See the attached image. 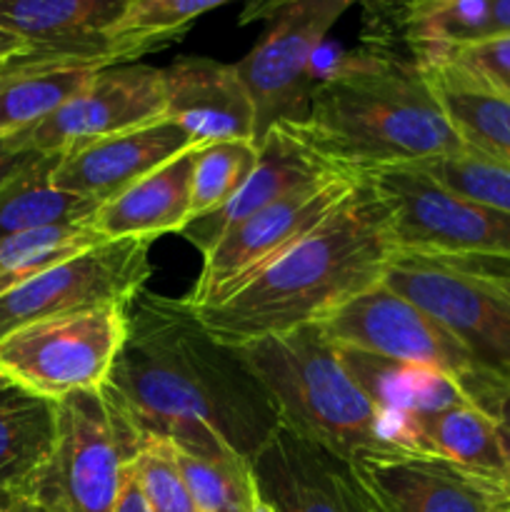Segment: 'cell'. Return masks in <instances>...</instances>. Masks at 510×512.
<instances>
[{
    "label": "cell",
    "instance_id": "obj_1",
    "mask_svg": "<svg viewBox=\"0 0 510 512\" xmlns=\"http://www.w3.org/2000/svg\"><path fill=\"white\" fill-rule=\"evenodd\" d=\"M125 315L103 390L140 438L200 458H253L280 420L238 350L218 343L183 298L143 290Z\"/></svg>",
    "mask_w": 510,
    "mask_h": 512
},
{
    "label": "cell",
    "instance_id": "obj_2",
    "mask_svg": "<svg viewBox=\"0 0 510 512\" xmlns=\"http://www.w3.org/2000/svg\"><path fill=\"white\" fill-rule=\"evenodd\" d=\"M395 253L388 203L363 175L353 195L323 223L193 313L218 343L238 348L323 320L383 283Z\"/></svg>",
    "mask_w": 510,
    "mask_h": 512
},
{
    "label": "cell",
    "instance_id": "obj_3",
    "mask_svg": "<svg viewBox=\"0 0 510 512\" xmlns=\"http://www.w3.org/2000/svg\"><path fill=\"white\" fill-rule=\"evenodd\" d=\"M285 128L315 155L355 175L468 150L425 70L383 48L340 55L315 75L308 115Z\"/></svg>",
    "mask_w": 510,
    "mask_h": 512
},
{
    "label": "cell",
    "instance_id": "obj_4",
    "mask_svg": "<svg viewBox=\"0 0 510 512\" xmlns=\"http://www.w3.org/2000/svg\"><path fill=\"white\" fill-rule=\"evenodd\" d=\"M235 350L268 393L283 428L348 460L395 448L383 415L350 378L338 345L318 323Z\"/></svg>",
    "mask_w": 510,
    "mask_h": 512
},
{
    "label": "cell",
    "instance_id": "obj_5",
    "mask_svg": "<svg viewBox=\"0 0 510 512\" xmlns=\"http://www.w3.org/2000/svg\"><path fill=\"white\" fill-rule=\"evenodd\" d=\"M138 430L103 388L58 400V433L38 490L40 512H113Z\"/></svg>",
    "mask_w": 510,
    "mask_h": 512
},
{
    "label": "cell",
    "instance_id": "obj_6",
    "mask_svg": "<svg viewBox=\"0 0 510 512\" xmlns=\"http://www.w3.org/2000/svg\"><path fill=\"white\" fill-rule=\"evenodd\" d=\"M390 208L398 253L510 263V213L443 188L413 165L368 173Z\"/></svg>",
    "mask_w": 510,
    "mask_h": 512
},
{
    "label": "cell",
    "instance_id": "obj_7",
    "mask_svg": "<svg viewBox=\"0 0 510 512\" xmlns=\"http://www.w3.org/2000/svg\"><path fill=\"white\" fill-rule=\"evenodd\" d=\"M125 333V308L40 320L0 340V370L13 385L58 403L108 383Z\"/></svg>",
    "mask_w": 510,
    "mask_h": 512
},
{
    "label": "cell",
    "instance_id": "obj_8",
    "mask_svg": "<svg viewBox=\"0 0 510 512\" xmlns=\"http://www.w3.org/2000/svg\"><path fill=\"white\" fill-rule=\"evenodd\" d=\"M360 0H293L268 18V28L238 68L255 108V145L275 125L300 123L315 88V58L333 25Z\"/></svg>",
    "mask_w": 510,
    "mask_h": 512
},
{
    "label": "cell",
    "instance_id": "obj_9",
    "mask_svg": "<svg viewBox=\"0 0 510 512\" xmlns=\"http://www.w3.org/2000/svg\"><path fill=\"white\" fill-rule=\"evenodd\" d=\"M148 248L143 240H103L0 295V340L40 320L128 308L153 273Z\"/></svg>",
    "mask_w": 510,
    "mask_h": 512
},
{
    "label": "cell",
    "instance_id": "obj_10",
    "mask_svg": "<svg viewBox=\"0 0 510 512\" xmlns=\"http://www.w3.org/2000/svg\"><path fill=\"white\" fill-rule=\"evenodd\" d=\"M360 178L363 175L338 173L240 220L205 250L203 268L183 303L205 308L223 298L335 213L353 195Z\"/></svg>",
    "mask_w": 510,
    "mask_h": 512
},
{
    "label": "cell",
    "instance_id": "obj_11",
    "mask_svg": "<svg viewBox=\"0 0 510 512\" xmlns=\"http://www.w3.org/2000/svg\"><path fill=\"white\" fill-rule=\"evenodd\" d=\"M383 283L443 323L475 365L510 373V300L488 280L428 255L395 253Z\"/></svg>",
    "mask_w": 510,
    "mask_h": 512
},
{
    "label": "cell",
    "instance_id": "obj_12",
    "mask_svg": "<svg viewBox=\"0 0 510 512\" xmlns=\"http://www.w3.org/2000/svg\"><path fill=\"white\" fill-rule=\"evenodd\" d=\"M318 325L340 348L423 365L453 380L475 365L465 345L443 323L385 283L350 298Z\"/></svg>",
    "mask_w": 510,
    "mask_h": 512
},
{
    "label": "cell",
    "instance_id": "obj_13",
    "mask_svg": "<svg viewBox=\"0 0 510 512\" xmlns=\"http://www.w3.org/2000/svg\"><path fill=\"white\" fill-rule=\"evenodd\" d=\"M165 118L163 68L143 63L103 65L53 115L10 138L18 148L60 155L100 138Z\"/></svg>",
    "mask_w": 510,
    "mask_h": 512
},
{
    "label": "cell",
    "instance_id": "obj_14",
    "mask_svg": "<svg viewBox=\"0 0 510 512\" xmlns=\"http://www.w3.org/2000/svg\"><path fill=\"white\" fill-rule=\"evenodd\" d=\"M350 463L378 512L510 510V480L475 473L438 455L390 448Z\"/></svg>",
    "mask_w": 510,
    "mask_h": 512
},
{
    "label": "cell",
    "instance_id": "obj_15",
    "mask_svg": "<svg viewBox=\"0 0 510 512\" xmlns=\"http://www.w3.org/2000/svg\"><path fill=\"white\" fill-rule=\"evenodd\" d=\"M250 473L268 512H378L348 458L283 425L250 458Z\"/></svg>",
    "mask_w": 510,
    "mask_h": 512
},
{
    "label": "cell",
    "instance_id": "obj_16",
    "mask_svg": "<svg viewBox=\"0 0 510 512\" xmlns=\"http://www.w3.org/2000/svg\"><path fill=\"white\" fill-rule=\"evenodd\" d=\"M190 148V135L163 118L55 155L50 180L58 190L103 205Z\"/></svg>",
    "mask_w": 510,
    "mask_h": 512
},
{
    "label": "cell",
    "instance_id": "obj_17",
    "mask_svg": "<svg viewBox=\"0 0 510 512\" xmlns=\"http://www.w3.org/2000/svg\"><path fill=\"white\" fill-rule=\"evenodd\" d=\"M165 118L195 145L253 140L255 108L235 63L185 55L163 68Z\"/></svg>",
    "mask_w": 510,
    "mask_h": 512
},
{
    "label": "cell",
    "instance_id": "obj_18",
    "mask_svg": "<svg viewBox=\"0 0 510 512\" xmlns=\"http://www.w3.org/2000/svg\"><path fill=\"white\" fill-rule=\"evenodd\" d=\"M338 173H345V170L335 168L328 160L305 148L285 125H275L258 143L255 168L250 170L248 180L240 185L238 193L223 208L190 220L183 230L185 240L205 253L220 235L228 233L240 220Z\"/></svg>",
    "mask_w": 510,
    "mask_h": 512
},
{
    "label": "cell",
    "instance_id": "obj_19",
    "mask_svg": "<svg viewBox=\"0 0 510 512\" xmlns=\"http://www.w3.org/2000/svg\"><path fill=\"white\" fill-rule=\"evenodd\" d=\"M195 148L175 155L120 195L98 205L90 223L100 238L153 243L165 233H183L193 220Z\"/></svg>",
    "mask_w": 510,
    "mask_h": 512
},
{
    "label": "cell",
    "instance_id": "obj_20",
    "mask_svg": "<svg viewBox=\"0 0 510 512\" xmlns=\"http://www.w3.org/2000/svg\"><path fill=\"white\" fill-rule=\"evenodd\" d=\"M130 0H0V30L35 53L108 63L105 33Z\"/></svg>",
    "mask_w": 510,
    "mask_h": 512
},
{
    "label": "cell",
    "instance_id": "obj_21",
    "mask_svg": "<svg viewBox=\"0 0 510 512\" xmlns=\"http://www.w3.org/2000/svg\"><path fill=\"white\" fill-rule=\"evenodd\" d=\"M58 433V403L20 385L0 390V508H38Z\"/></svg>",
    "mask_w": 510,
    "mask_h": 512
},
{
    "label": "cell",
    "instance_id": "obj_22",
    "mask_svg": "<svg viewBox=\"0 0 510 512\" xmlns=\"http://www.w3.org/2000/svg\"><path fill=\"white\" fill-rule=\"evenodd\" d=\"M103 63L23 50L0 63V140L18 138L68 103Z\"/></svg>",
    "mask_w": 510,
    "mask_h": 512
},
{
    "label": "cell",
    "instance_id": "obj_23",
    "mask_svg": "<svg viewBox=\"0 0 510 512\" xmlns=\"http://www.w3.org/2000/svg\"><path fill=\"white\" fill-rule=\"evenodd\" d=\"M385 428L395 448L438 455L475 473L510 480L500 428L475 405L460 403L433 413L385 420Z\"/></svg>",
    "mask_w": 510,
    "mask_h": 512
},
{
    "label": "cell",
    "instance_id": "obj_24",
    "mask_svg": "<svg viewBox=\"0 0 510 512\" xmlns=\"http://www.w3.org/2000/svg\"><path fill=\"white\" fill-rule=\"evenodd\" d=\"M338 353L350 378L378 408L383 420H400L468 403L458 383L440 370L398 363L340 345Z\"/></svg>",
    "mask_w": 510,
    "mask_h": 512
},
{
    "label": "cell",
    "instance_id": "obj_25",
    "mask_svg": "<svg viewBox=\"0 0 510 512\" xmlns=\"http://www.w3.org/2000/svg\"><path fill=\"white\" fill-rule=\"evenodd\" d=\"M420 68L428 75L465 148L510 168V95L478 83L448 63Z\"/></svg>",
    "mask_w": 510,
    "mask_h": 512
},
{
    "label": "cell",
    "instance_id": "obj_26",
    "mask_svg": "<svg viewBox=\"0 0 510 512\" xmlns=\"http://www.w3.org/2000/svg\"><path fill=\"white\" fill-rule=\"evenodd\" d=\"M230 0H130L105 33L108 63H135L153 50L178 43L190 25Z\"/></svg>",
    "mask_w": 510,
    "mask_h": 512
},
{
    "label": "cell",
    "instance_id": "obj_27",
    "mask_svg": "<svg viewBox=\"0 0 510 512\" xmlns=\"http://www.w3.org/2000/svg\"><path fill=\"white\" fill-rule=\"evenodd\" d=\"M55 155H43L38 163L0 188V240L28 233L45 225L85 220L98 210V203L58 190L50 180Z\"/></svg>",
    "mask_w": 510,
    "mask_h": 512
},
{
    "label": "cell",
    "instance_id": "obj_28",
    "mask_svg": "<svg viewBox=\"0 0 510 512\" xmlns=\"http://www.w3.org/2000/svg\"><path fill=\"white\" fill-rule=\"evenodd\" d=\"M98 243H103V238L93 228L90 218L45 225L0 240V295L10 293L35 275L85 253Z\"/></svg>",
    "mask_w": 510,
    "mask_h": 512
},
{
    "label": "cell",
    "instance_id": "obj_29",
    "mask_svg": "<svg viewBox=\"0 0 510 512\" xmlns=\"http://www.w3.org/2000/svg\"><path fill=\"white\" fill-rule=\"evenodd\" d=\"M178 468L198 512H255L258 493L245 458H200L175 448Z\"/></svg>",
    "mask_w": 510,
    "mask_h": 512
},
{
    "label": "cell",
    "instance_id": "obj_30",
    "mask_svg": "<svg viewBox=\"0 0 510 512\" xmlns=\"http://www.w3.org/2000/svg\"><path fill=\"white\" fill-rule=\"evenodd\" d=\"M258 160L253 140L198 145L193 165V220L223 208L248 180Z\"/></svg>",
    "mask_w": 510,
    "mask_h": 512
},
{
    "label": "cell",
    "instance_id": "obj_31",
    "mask_svg": "<svg viewBox=\"0 0 510 512\" xmlns=\"http://www.w3.org/2000/svg\"><path fill=\"white\" fill-rule=\"evenodd\" d=\"M423 170L430 178L438 180L443 188L465 195L478 203L493 205V208L510 213V168L495 160L475 155L470 150L448 158H435L428 163L413 165Z\"/></svg>",
    "mask_w": 510,
    "mask_h": 512
},
{
    "label": "cell",
    "instance_id": "obj_32",
    "mask_svg": "<svg viewBox=\"0 0 510 512\" xmlns=\"http://www.w3.org/2000/svg\"><path fill=\"white\" fill-rule=\"evenodd\" d=\"M150 512H198L175 458V445L160 438H145L130 460Z\"/></svg>",
    "mask_w": 510,
    "mask_h": 512
},
{
    "label": "cell",
    "instance_id": "obj_33",
    "mask_svg": "<svg viewBox=\"0 0 510 512\" xmlns=\"http://www.w3.org/2000/svg\"><path fill=\"white\" fill-rule=\"evenodd\" d=\"M448 63L478 83L510 95V33L443 50L428 63Z\"/></svg>",
    "mask_w": 510,
    "mask_h": 512
},
{
    "label": "cell",
    "instance_id": "obj_34",
    "mask_svg": "<svg viewBox=\"0 0 510 512\" xmlns=\"http://www.w3.org/2000/svg\"><path fill=\"white\" fill-rule=\"evenodd\" d=\"M455 383L470 405L483 410L498 428L510 430V373L473 365L468 373L455 378Z\"/></svg>",
    "mask_w": 510,
    "mask_h": 512
},
{
    "label": "cell",
    "instance_id": "obj_35",
    "mask_svg": "<svg viewBox=\"0 0 510 512\" xmlns=\"http://www.w3.org/2000/svg\"><path fill=\"white\" fill-rule=\"evenodd\" d=\"M43 158V153H33V150H23L13 143V140H0V188L10 183L13 178H18L23 170H28L30 165L38 163Z\"/></svg>",
    "mask_w": 510,
    "mask_h": 512
},
{
    "label": "cell",
    "instance_id": "obj_36",
    "mask_svg": "<svg viewBox=\"0 0 510 512\" xmlns=\"http://www.w3.org/2000/svg\"><path fill=\"white\" fill-rule=\"evenodd\" d=\"M113 512H150L148 503H145L143 493H140V485L135 480L133 470H125V478H123V488H120L118 495V503H115Z\"/></svg>",
    "mask_w": 510,
    "mask_h": 512
},
{
    "label": "cell",
    "instance_id": "obj_37",
    "mask_svg": "<svg viewBox=\"0 0 510 512\" xmlns=\"http://www.w3.org/2000/svg\"><path fill=\"white\" fill-rule=\"evenodd\" d=\"M288 3H293V0H245L243 10L238 15V23L250 25L260 23V20H268L275 10H280Z\"/></svg>",
    "mask_w": 510,
    "mask_h": 512
},
{
    "label": "cell",
    "instance_id": "obj_38",
    "mask_svg": "<svg viewBox=\"0 0 510 512\" xmlns=\"http://www.w3.org/2000/svg\"><path fill=\"white\" fill-rule=\"evenodd\" d=\"M508 33H510V0H490V15H488V30H485V38H495V35H508Z\"/></svg>",
    "mask_w": 510,
    "mask_h": 512
},
{
    "label": "cell",
    "instance_id": "obj_39",
    "mask_svg": "<svg viewBox=\"0 0 510 512\" xmlns=\"http://www.w3.org/2000/svg\"><path fill=\"white\" fill-rule=\"evenodd\" d=\"M480 278L488 280L495 290H500V293L510 300V263H495L493 268L485 275H480Z\"/></svg>",
    "mask_w": 510,
    "mask_h": 512
},
{
    "label": "cell",
    "instance_id": "obj_40",
    "mask_svg": "<svg viewBox=\"0 0 510 512\" xmlns=\"http://www.w3.org/2000/svg\"><path fill=\"white\" fill-rule=\"evenodd\" d=\"M448 3V0H400V8H403V15H400V20H403V25L408 23V20L418 18V15L428 13V10L438 8V5Z\"/></svg>",
    "mask_w": 510,
    "mask_h": 512
},
{
    "label": "cell",
    "instance_id": "obj_41",
    "mask_svg": "<svg viewBox=\"0 0 510 512\" xmlns=\"http://www.w3.org/2000/svg\"><path fill=\"white\" fill-rule=\"evenodd\" d=\"M23 50H28V48H25L23 40H18L15 35L0 30V63H3V60H8V58H13V55L23 53Z\"/></svg>",
    "mask_w": 510,
    "mask_h": 512
},
{
    "label": "cell",
    "instance_id": "obj_42",
    "mask_svg": "<svg viewBox=\"0 0 510 512\" xmlns=\"http://www.w3.org/2000/svg\"><path fill=\"white\" fill-rule=\"evenodd\" d=\"M500 440H503V453H505V463H508V475H510V430L500 428Z\"/></svg>",
    "mask_w": 510,
    "mask_h": 512
},
{
    "label": "cell",
    "instance_id": "obj_43",
    "mask_svg": "<svg viewBox=\"0 0 510 512\" xmlns=\"http://www.w3.org/2000/svg\"><path fill=\"white\" fill-rule=\"evenodd\" d=\"M0 512H40L35 505H20V508H0Z\"/></svg>",
    "mask_w": 510,
    "mask_h": 512
},
{
    "label": "cell",
    "instance_id": "obj_44",
    "mask_svg": "<svg viewBox=\"0 0 510 512\" xmlns=\"http://www.w3.org/2000/svg\"><path fill=\"white\" fill-rule=\"evenodd\" d=\"M8 385H13V383H10L8 375H5L3 370H0V390H5V388H8Z\"/></svg>",
    "mask_w": 510,
    "mask_h": 512
},
{
    "label": "cell",
    "instance_id": "obj_45",
    "mask_svg": "<svg viewBox=\"0 0 510 512\" xmlns=\"http://www.w3.org/2000/svg\"><path fill=\"white\" fill-rule=\"evenodd\" d=\"M255 512H268V508H265V505L258 500V508H255Z\"/></svg>",
    "mask_w": 510,
    "mask_h": 512
},
{
    "label": "cell",
    "instance_id": "obj_46",
    "mask_svg": "<svg viewBox=\"0 0 510 512\" xmlns=\"http://www.w3.org/2000/svg\"><path fill=\"white\" fill-rule=\"evenodd\" d=\"M503 512H510V510H503Z\"/></svg>",
    "mask_w": 510,
    "mask_h": 512
}]
</instances>
